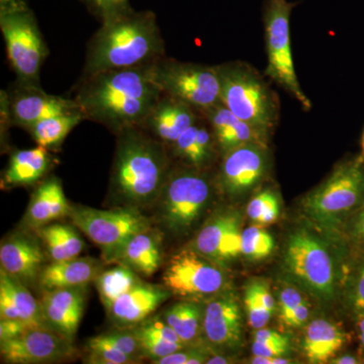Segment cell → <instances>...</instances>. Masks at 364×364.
<instances>
[{
    "instance_id": "obj_1",
    "label": "cell",
    "mask_w": 364,
    "mask_h": 364,
    "mask_svg": "<svg viewBox=\"0 0 364 364\" xmlns=\"http://www.w3.org/2000/svg\"><path fill=\"white\" fill-rule=\"evenodd\" d=\"M161 95L149 65L81 76L72 98L85 119L117 134L129 127L142 126Z\"/></svg>"
},
{
    "instance_id": "obj_2",
    "label": "cell",
    "mask_w": 364,
    "mask_h": 364,
    "mask_svg": "<svg viewBox=\"0 0 364 364\" xmlns=\"http://www.w3.org/2000/svg\"><path fill=\"white\" fill-rule=\"evenodd\" d=\"M102 26L86 46L82 75L149 66L166 56L156 14L132 9Z\"/></svg>"
},
{
    "instance_id": "obj_3",
    "label": "cell",
    "mask_w": 364,
    "mask_h": 364,
    "mask_svg": "<svg viewBox=\"0 0 364 364\" xmlns=\"http://www.w3.org/2000/svg\"><path fill=\"white\" fill-rule=\"evenodd\" d=\"M116 135L112 195L127 207L156 203L173 166L168 148L141 127H129Z\"/></svg>"
},
{
    "instance_id": "obj_4",
    "label": "cell",
    "mask_w": 364,
    "mask_h": 364,
    "mask_svg": "<svg viewBox=\"0 0 364 364\" xmlns=\"http://www.w3.org/2000/svg\"><path fill=\"white\" fill-rule=\"evenodd\" d=\"M215 67L222 104L241 121L270 136L279 121L280 102L264 77L245 62Z\"/></svg>"
},
{
    "instance_id": "obj_5",
    "label": "cell",
    "mask_w": 364,
    "mask_h": 364,
    "mask_svg": "<svg viewBox=\"0 0 364 364\" xmlns=\"http://www.w3.org/2000/svg\"><path fill=\"white\" fill-rule=\"evenodd\" d=\"M364 200V160H346L306 196L304 210L315 226L337 235Z\"/></svg>"
},
{
    "instance_id": "obj_6",
    "label": "cell",
    "mask_w": 364,
    "mask_h": 364,
    "mask_svg": "<svg viewBox=\"0 0 364 364\" xmlns=\"http://www.w3.org/2000/svg\"><path fill=\"white\" fill-rule=\"evenodd\" d=\"M212 196L205 170L173 165L155 203L160 224L172 236H186L203 217Z\"/></svg>"
},
{
    "instance_id": "obj_7",
    "label": "cell",
    "mask_w": 364,
    "mask_h": 364,
    "mask_svg": "<svg viewBox=\"0 0 364 364\" xmlns=\"http://www.w3.org/2000/svg\"><path fill=\"white\" fill-rule=\"evenodd\" d=\"M284 264L289 279L322 301L334 299L343 280L329 245L306 229L289 236Z\"/></svg>"
},
{
    "instance_id": "obj_8",
    "label": "cell",
    "mask_w": 364,
    "mask_h": 364,
    "mask_svg": "<svg viewBox=\"0 0 364 364\" xmlns=\"http://www.w3.org/2000/svg\"><path fill=\"white\" fill-rule=\"evenodd\" d=\"M69 217L74 226L100 249L105 263H114L133 237L151 229L150 220L133 207L97 210L73 205Z\"/></svg>"
},
{
    "instance_id": "obj_9",
    "label": "cell",
    "mask_w": 364,
    "mask_h": 364,
    "mask_svg": "<svg viewBox=\"0 0 364 364\" xmlns=\"http://www.w3.org/2000/svg\"><path fill=\"white\" fill-rule=\"evenodd\" d=\"M296 6V4L287 0H265L263 9L267 54L265 74L296 100L305 111H310L312 102L299 85L291 53L289 21Z\"/></svg>"
},
{
    "instance_id": "obj_10",
    "label": "cell",
    "mask_w": 364,
    "mask_h": 364,
    "mask_svg": "<svg viewBox=\"0 0 364 364\" xmlns=\"http://www.w3.org/2000/svg\"><path fill=\"white\" fill-rule=\"evenodd\" d=\"M0 30L16 82L41 86V68L49 50L32 9L0 13Z\"/></svg>"
},
{
    "instance_id": "obj_11",
    "label": "cell",
    "mask_w": 364,
    "mask_h": 364,
    "mask_svg": "<svg viewBox=\"0 0 364 364\" xmlns=\"http://www.w3.org/2000/svg\"><path fill=\"white\" fill-rule=\"evenodd\" d=\"M151 76L163 93L200 112L221 102L215 66L181 62L165 56L151 65Z\"/></svg>"
},
{
    "instance_id": "obj_12",
    "label": "cell",
    "mask_w": 364,
    "mask_h": 364,
    "mask_svg": "<svg viewBox=\"0 0 364 364\" xmlns=\"http://www.w3.org/2000/svg\"><path fill=\"white\" fill-rule=\"evenodd\" d=\"M162 282L173 296L203 303L228 289L224 267L191 248L172 256L163 272Z\"/></svg>"
},
{
    "instance_id": "obj_13",
    "label": "cell",
    "mask_w": 364,
    "mask_h": 364,
    "mask_svg": "<svg viewBox=\"0 0 364 364\" xmlns=\"http://www.w3.org/2000/svg\"><path fill=\"white\" fill-rule=\"evenodd\" d=\"M269 170L267 146L249 143L222 155L218 186L231 200L243 198L259 186Z\"/></svg>"
},
{
    "instance_id": "obj_14",
    "label": "cell",
    "mask_w": 364,
    "mask_h": 364,
    "mask_svg": "<svg viewBox=\"0 0 364 364\" xmlns=\"http://www.w3.org/2000/svg\"><path fill=\"white\" fill-rule=\"evenodd\" d=\"M205 344L219 353L236 352L243 345V325L238 298L230 289L205 301Z\"/></svg>"
},
{
    "instance_id": "obj_15",
    "label": "cell",
    "mask_w": 364,
    "mask_h": 364,
    "mask_svg": "<svg viewBox=\"0 0 364 364\" xmlns=\"http://www.w3.org/2000/svg\"><path fill=\"white\" fill-rule=\"evenodd\" d=\"M1 358L13 364L51 363L76 353L72 342L46 326L30 328L16 338L0 344Z\"/></svg>"
},
{
    "instance_id": "obj_16",
    "label": "cell",
    "mask_w": 364,
    "mask_h": 364,
    "mask_svg": "<svg viewBox=\"0 0 364 364\" xmlns=\"http://www.w3.org/2000/svg\"><path fill=\"white\" fill-rule=\"evenodd\" d=\"M242 215L233 210H225L210 219L196 235L191 249L225 267L241 255Z\"/></svg>"
},
{
    "instance_id": "obj_17",
    "label": "cell",
    "mask_w": 364,
    "mask_h": 364,
    "mask_svg": "<svg viewBox=\"0 0 364 364\" xmlns=\"http://www.w3.org/2000/svg\"><path fill=\"white\" fill-rule=\"evenodd\" d=\"M6 95L11 123L26 131L48 117L81 112L73 98L49 95L41 86L16 82Z\"/></svg>"
},
{
    "instance_id": "obj_18",
    "label": "cell",
    "mask_w": 364,
    "mask_h": 364,
    "mask_svg": "<svg viewBox=\"0 0 364 364\" xmlns=\"http://www.w3.org/2000/svg\"><path fill=\"white\" fill-rule=\"evenodd\" d=\"M37 238L26 233L6 237L0 245L1 270L26 284L39 282L44 269L46 255Z\"/></svg>"
},
{
    "instance_id": "obj_19",
    "label": "cell",
    "mask_w": 364,
    "mask_h": 364,
    "mask_svg": "<svg viewBox=\"0 0 364 364\" xmlns=\"http://www.w3.org/2000/svg\"><path fill=\"white\" fill-rule=\"evenodd\" d=\"M85 287L45 291L40 301L46 326L71 342L85 313Z\"/></svg>"
},
{
    "instance_id": "obj_20",
    "label": "cell",
    "mask_w": 364,
    "mask_h": 364,
    "mask_svg": "<svg viewBox=\"0 0 364 364\" xmlns=\"http://www.w3.org/2000/svg\"><path fill=\"white\" fill-rule=\"evenodd\" d=\"M200 116V112L191 105L162 92L141 128L169 147Z\"/></svg>"
},
{
    "instance_id": "obj_21",
    "label": "cell",
    "mask_w": 364,
    "mask_h": 364,
    "mask_svg": "<svg viewBox=\"0 0 364 364\" xmlns=\"http://www.w3.org/2000/svg\"><path fill=\"white\" fill-rule=\"evenodd\" d=\"M170 296L171 293L164 286L146 284L142 280L105 310L117 327L135 328L150 318Z\"/></svg>"
},
{
    "instance_id": "obj_22",
    "label": "cell",
    "mask_w": 364,
    "mask_h": 364,
    "mask_svg": "<svg viewBox=\"0 0 364 364\" xmlns=\"http://www.w3.org/2000/svg\"><path fill=\"white\" fill-rule=\"evenodd\" d=\"M71 207L58 177L46 178L31 198L25 225L33 231L70 214Z\"/></svg>"
},
{
    "instance_id": "obj_23",
    "label": "cell",
    "mask_w": 364,
    "mask_h": 364,
    "mask_svg": "<svg viewBox=\"0 0 364 364\" xmlns=\"http://www.w3.org/2000/svg\"><path fill=\"white\" fill-rule=\"evenodd\" d=\"M0 318L23 321L31 327L46 326L40 301L26 284L4 270L0 272Z\"/></svg>"
},
{
    "instance_id": "obj_24",
    "label": "cell",
    "mask_w": 364,
    "mask_h": 364,
    "mask_svg": "<svg viewBox=\"0 0 364 364\" xmlns=\"http://www.w3.org/2000/svg\"><path fill=\"white\" fill-rule=\"evenodd\" d=\"M102 272V263L95 258L76 257L51 262L41 272L39 284L44 291L66 287H85Z\"/></svg>"
},
{
    "instance_id": "obj_25",
    "label": "cell",
    "mask_w": 364,
    "mask_h": 364,
    "mask_svg": "<svg viewBox=\"0 0 364 364\" xmlns=\"http://www.w3.org/2000/svg\"><path fill=\"white\" fill-rule=\"evenodd\" d=\"M348 335L341 326L326 318H316L306 327L303 349L310 363H325L345 346Z\"/></svg>"
},
{
    "instance_id": "obj_26",
    "label": "cell",
    "mask_w": 364,
    "mask_h": 364,
    "mask_svg": "<svg viewBox=\"0 0 364 364\" xmlns=\"http://www.w3.org/2000/svg\"><path fill=\"white\" fill-rule=\"evenodd\" d=\"M114 263L124 265L139 275L151 277L162 263L161 239L152 228L136 235L126 244Z\"/></svg>"
},
{
    "instance_id": "obj_27",
    "label": "cell",
    "mask_w": 364,
    "mask_h": 364,
    "mask_svg": "<svg viewBox=\"0 0 364 364\" xmlns=\"http://www.w3.org/2000/svg\"><path fill=\"white\" fill-rule=\"evenodd\" d=\"M52 166L49 150L38 145L33 149L11 154L4 171V182L9 186H26L40 181Z\"/></svg>"
},
{
    "instance_id": "obj_28",
    "label": "cell",
    "mask_w": 364,
    "mask_h": 364,
    "mask_svg": "<svg viewBox=\"0 0 364 364\" xmlns=\"http://www.w3.org/2000/svg\"><path fill=\"white\" fill-rule=\"evenodd\" d=\"M74 227V225L49 224L36 230L51 262L73 259L82 252L85 244Z\"/></svg>"
},
{
    "instance_id": "obj_29",
    "label": "cell",
    "mask_w": 364,
    "mask_h": 364,
    "mask_svg": "<svg viewBox=\"0 0 364 364\" xmlns=\"http://www.w3.org/2000/svg\"><path fill=\"white\" fill-rule=\"evenodd\" d=\"M203 312L205 304L203 301L182 299L169 306L163 318L176 332L181 341L191 346L203 335Z\"/></svg>"
},
{
    "instance_id": "obj_30",
    "label": "cell",
    "mask_w": 364,
    "mask_h": 364,
    "mask_svg": "<svg viewBox=\"0 0 364 364\" xmlns=\"http://www.w3.org/2000/svg\"><path fill=\"white\" fill-rule=\"evenodd\" d=\"M85 119L81 112L59 114L38 122L28 132H30L37 145L48 150L56 149L70 132Z\"/></svg>"
},
{
    "instance_id": "obj_31",
    "label": "cell",
    "mask_w": 364,
    "mask_h": 364,
    "mask_svg": "<svg viewBox=\"0 0 364 364\" xmlns=\"http://www.w3.org/2000/svg\"><path fill=\"white\" fill-rule=\"evenodd\" d=\"M140 282L142 280L138 273L122 264L104 270L95 279V287L105 309Z\"/></svg>"
},
{
    "instance_id": "obj_32",
    "label": "cell",
    "mask_w": 364,
    "mask_h": 364,
    "mask_svg": "<svg viewBox=\"0 0 364 364\" xmlns=\"http://www.w3.org/2000/svg\"><path fill=\"white\" fill-rule=\"evenodd\" d=\"M344 305L354 316L364 314V253L351 262L342 280Z\"/></svg>"
},
{
    "instance_id": "obj_33",
    "label": "cell",
    "mask_w": 364,
    "mask_h": 364,
    "mask_svg": "<svg viewBox=\"0 0 364 364\" xmlns=\"http://www.w3.org/2000/svg\"><path fill=\"white\" fill-rule=\"evenodd\" d=\"M275 248L272 235L260 225H254L242 232L241 255L247 260L260 261L269 257Z\"/></svg>"
},
{
    "instance_id": "obj_34",
    "label": "cell",
    "mask_w": 364,
    "mask_h": 364,
    "mask_svg": "<svg viewBox=\"0 0 364 364\" xmlns=\"http://www.w3.org/2000/svg\"><path fill=\"white\" fill-rule=\"evenodd\" d=\"M215 138L218 149L222 155L244 144L256 143L267 146L269 140V136L241 119H238L236 123Z\"/></svg>"
},
{
    "instance_id": "obj_35",
    "label": "cell",
    "mask_w": 364,
    "mask_h": 364,
    "mask_svg": "<svg viewBox=\"0 0 364 364\" xmlns=\"http://www.w3.org/2000/svg\"><path fill=\"white\" fill-rule=\"evenodd\" d=\"M217 146L214 133L205 117H200L198 122V134L191 166L195 168L205 170L213 161L215 156V148Z\"/></svg>"
},
{
    "instance_id": "obj_36",
    "label": "cell",
    "mask_w": 364,
    "mask_h": 364,
    "mask_svg": "<svg viewBox=\"0 0 364 364\" xmlns=\"http://www.w3.org/2000/svg\"><path fill=\"white\" fill-rule=\"evenodd\" d=\"M88 355L85 363L91 364H130L136 361L126 353L107 343L100 336L87 342Z\"/></svg>"
},
{
    "instance_id": "obj_37",
    "label": "cell",
    "mask_w": 364,
    "mask_h": 364,
    "mask_svg": "<svg viewBox=\"0 0 364 364\" xmlns=\"http://www.w3.org/2000/svg\"><path fill=\"white\" fill-rule=\"evenodd\" d=\"M98 336L130 356L136 363L144 358L140 339L134 328H119L117 330L102 333Z\"/></svg>"
},
{
    "instance_id": "obj_38",
    "label": "cell",
    "mask_w": 364,
    "mask_h": 364,
    "mask_svg": "<svg viewBox=\"0 0 364 364\" xmlns=\"http://www.w3.org/2000/svg\"><path fill=\"white\" fill-rule=\"evenodd\" d=\"M100 23L131 11L129 0H81Z\"/></svg>"
},
{
    "instance_id": "obj_39",
    "label": "cell",
    "mask_w": 364,
    "mask_h": 364,
    "mask_svg": "<svg viewBox=\"0 0 364 364\" xmlns=\"http://www.w3.org/2000/svg\"><path fill=\"white\" fill-rule=\"evenodd\" d=\"M136 335L140 339L144 358H149L152 363L188 346L186 344L172 343L166 340L155 338V337L139 334V333H136Z\"/></svg>"
},
{
    "instance_id": "obj_40",
    "label": "cell",
    "mask_w": 364,
    "mask_h": 364,
    "mask_svg": "<svg viewBox=\"0 0 364 364\" xmlns=\"http://www.w3.org/2000/svg\"><path fill=\"white\" fill-rule=\"evenodd\" d=\"M244 306L247 314L248 323L254 330H259L264 328L269 322L272 314L268 311L262 303L258 299L252 289L249 287H245L244 293Z\"/></svg>"
},
{
    "instance_id": "obj_41",
    "label": "cell",
    "mask_w": 364,
    "mask_h": 364,
    "mask_svg": "<svg viewBox=\"0 0 364 364\" xmlns=\"http://www.w3.org/2000/svg\"><path fill=\"white\" fill-rule=\"evenodd\" d=\"M134 329L139 334L148 335V336L155 337V338L166 340V341L172 342V343L184 344L179 338L178 335L176 334V332L167 324L166 321L163 318H148L141 324L136 326Z\"/></svg>"
},
{
    "instance_id": "obj_42",
    "label": "cell",
    "mask_w": 364,
    "mask_h": 364,
    "mask_svg": "<svg viewBox=\"0 0 364 364\" xmlns=\"http://www.w3.org/2000/svg\"><path fill=\"white\" fill-rule=\"evenodd\" d=\"M349 240L364 250V200L343 228Z\"/></svg>"
},
{
    "instance_id": "obj_43",
    "label": "cell",
    "mask_w": 364,
    "mask_h": 364,
    "mask_svg": "<svg viewBox=\"0 0 364 364\" xmlns=\"http://www.w3.org/2000/svg\"><path fill=\"white\" fill-rule=\"evenodd\" d=\"M304 301L305 299L298 289L294 287H284L279 296V318L282 322H284Z\"/></svg>"
},
{
    "instance_id": "obj_44",
    "label": "cell",
    "mask_w": 364,
    "mask_h": 364,
    "mask_svg": "<svg viewBox=\"0 0 364 364\" xmlns=\"http://www.w3.org/2000/svg\"><path fill=\"white\" fill-rule=\"evenodd\" d=\"M291 348V343H273V342L260 341L254 339L252 344L253 355L265 358H280L286 356Z\"/></svg>"
},
{
    "instance_id": "obj_45",
    "label": "cell",
    "mask_w": 364,
    "mask_h": 364,
    "mask_svg": "<svg viewBox=\"0 0 364 364\" xmlns=\"http://www.w3.org/2000/svg\"><path fill=\"white\" fill-rule=\"evenodd\" d=\"M274 191L272 189H267V191H261L254 196L252 200L248 203L247 207V215L249 219L256 225L259 222L261 215L264 212L265 208H267L268 202H269L270 198L273 195Z\"/></svg>"
},
{
    "instance_id": "obj_46",
    "label": "cell",
    "mask_w": 364,
    "mask_h": 364,
    "mask_svg": "<svg viewBox=\"0 0 364 364\" xmlns=\"http://www.w3.org/2000/svg\"><path fill=\"white\" fill-rule=\"evenodd\" d=\"M30 328L33 327L26 324L23 321L0 318V342L16 338Z\"/></svg>"
},
{
    "instance_id": "obj_47",
    "label": "cell",
    "mask_w": 364,
    "mask_h": 364,
    "mask_svg": "<svg viewBox=\"0 0 364 364\" xmlns=\"http://www.w3.org/2000/svg\"><path fill=\"white\" fill-rule=\"evenodd\" d=\"M247 287L252 289L254 294H256L258 299L262 303V305L270 311L272 313L275 312L277 309V303H275L274 298L272 294L270 293L269 284L263 279H254L252 282H249Z\"/></svg>"
},
{
    "instance_id": "obj_48",
    "label": "cell",
    "mask_w": 364,
    "mask_h": 364,
    "mask_svg": "<svg viewBox=\"0 0 364 364\" xmlns=\"http://www.w3.org/2000/svg\"><path fill=\"white\" fill-rule=\"evenodd\" d=\"M280 214L279 208V198L277 193H273L272 198H270L269 202H268L267 208H265L264 212L261 215L259 222L257 225L260 226H268L272 225L273 223L279 219Z\"/></svg>"
},
{
    "instance_id": "obj_49",
    "label": "cell",
    "mask_w": 364,
    "mask_h": 364,
    "mask_svg": "<svg viewBox=\"0 0 364 364\" xmlns=\"http://www.w3.org/2000/svg\"><path fill=\"white\" fill-rule=\"evenodd\" d=\"M309 317H310V305L305 299L284 323L289 327H301L306 324Z\"/></svg>"
},
{
    "instance_id": "obj_50",
    "label": "cell",
    "mask_w": 364,
    "mask_h": 364,
    "mask_svg": "<svg viewBox=\"0 0 364 364\" xmlns=\"http://www.w3.org/2000/svg\"><path fill=\"white\" fill-rule=\"evenodd\" d=\"M254 339L260 340V341L273 342V343H291L289 337L286 335L280 334L277 331L269 329L256 330L254 334Z\"/></svg>"
},
{
    "instance_id": "obj_51",
    "label": "cell",
    "mask_w": 364,
    "mask_h": 364,
    "mask_svg": "<svg viewBox=\"0 0 364 364\" xmlns=\"http://www.w3.org/2000/svg\"><path fill=\"white\" fill-rule=\"evenodd\" d=\"M28 0H0V13L28 9Z\"/></svg>"
},
{
    "instance_id": "obj_52",
    "label": "cell",
    "mask_w": 364,
    "mask_h": 364,
    "mask_svg": "<svg viewBox=\"0 0 364 364\" xmlns=\"http://www.w3.org/2000/svg\"><path fill=\"white\" fill-rule=\"evenodd\" d=\"M291 363L289 359L280 356V358H265V356L253 355L251 363L253 364H286Z\"/></svg>"
},
{
    "instance_id": "obj_53",
    "label": "cell",
    "mask_w": 364,
    "mask_h": 364,
    "mask_svg": "<svg viewBox=\"0 0 364 364\" xmlns=\"http://www.w3.org/2000/svg\"><path fill=\"white\" fill-rule=\"evenodd\" d=\"M356 327H358V339L364 350V314L356 316Z\"/></svg>"
},
{
    "instance_id": "obj_54",
    "label": "cell",
    "mask_w": 364,
    "mask_h": 364,
    "mask_svg": "<svg viewBox=\"0 0 364 364\" xmlns=\"http://www.w3.org/2000/svg\"><path fill=\"white\" fill-rule=\"evenodd\" d=\"M330 363L334 364H356L359 363L358 359L355 356L343 355L340 358H333L330 360Z\"/></svg>"
},
{
    "instance_id": "obj_55",
    "label": "cell",
    "mask_w": 364,
    "mask_h": 364,
    "mask_svg": "<svg viewBox=\"0 0 364 364\" xmlns=\"http://www.w3.org/2000/svg\"><path fill=\"white\" fill-rule=\"evenodd\" d=\"M359 157H360L361 159L364 160V131L363 136H361V154L359 155Z\"/></svg>"
}]
</instances>
